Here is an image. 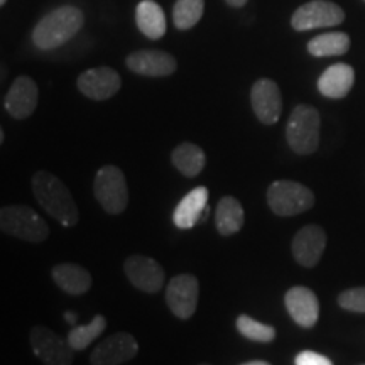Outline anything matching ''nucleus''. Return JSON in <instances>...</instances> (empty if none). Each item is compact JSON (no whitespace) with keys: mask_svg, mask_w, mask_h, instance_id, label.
I'll return each mask as SVG.
<instances>
[{"mask_svg":"<svg viewBox=\"0 0 365 365\" xmlns=\"http://www.w3.org/2000/svg\"><path fill=\"white\" fill-rule=\"evenodd\" d=\"M33 191L38 203L48 215L63 223L65 227H75L80 220V212L68 186L53 173L41 170L33 176Z\"/></svg>","mask_w":365,"mask_h":365,"instance_id":"1","label":"nucleus"},{"mask_svg":"<svg viewBox=\"0 0 365 365\" xmlns=\"http://www.w3.org/2000/svg\"><path fill=\"white\" fill-rule=\"evenodd\" d=\"M85 24L81 9L75 6H61L54 9L36 24L33 41L36 48L51 51L71 41Z\"/></svg>","mask_w":365,"mask_h":365,"instance_id":"2","label":"nucleus"},{"mask_svg":"<svg viewBox=\"0 0 365 365\" xmlns=\"http://www.w3.org/2000/svg\"><path fill=\"white\" fill-rule=\"evenodd\" d=\"M0 228L4 234L41 244L49 237V227L36 210L26 205H7L0 210Z\"/></svg>","mask_w":365,"mask_h":365,"instance_id":"3","label":"nucleus"},{"mask_svg":"<svg viewBox=\"0 0 365 365\" xmlns=\"http://www.w3.org/2000/svg\"><path fill=\"white\" fill-rule=\"evenodd\" d=\"M289 148L299 156L317 153L319 145V113L312 105H296L286 125Z\"/></svg>","mask_w":365,"mask_h":365,"instance_id":"4","label":"nucleus"},{"mask_svg":"<svg viewBox=\"0 0 365 365\" xmlns=\"http://www.w3.org/2000/svg\"><path fill=\"white\" fill-rule=\"evenodd\" d=\"M93 195L105 212L120 215L129 205V188L124 171L113 164L100 168L93 181Z\"/></svg>","mask_w":365,"mask_h":365,"instance_id":"5","label":"nucleus"},{"mask_svg":"<svg viewBox=\"0 0 365 365\" xmlns=\"http://www.w3.org/2000/svg\"><path fill=\"white\" fill-rule=\"evenodd\" d=\"M267 203L276 215L294 217L308 212L314 205V195L298 181H274L267 190Z\"/></svg>","mask_w":365,"mask_h":365,"instance_id":"6","label":"nucleus"},{"mask_svg":"<svg viewBox=\"0 0 365 365\" xmlns=\"http://www.w3.org/2000/svg\"><path fill=\"white\" fill-rule=\"evenodd\" d=\"M31 349L44 365H71L76 350L48 327L36 325L29 335Z\"/></svg>","mask_w":365,"mask_h":365,"instance_id":"7","label":"nucleus"},{"mask_svg":"<svg viewBox=\"0 0 365 365\" xmlns=\"http://www.w3.org/2000/svg\"><path fill=\"white\" fill-rule=\"evenodd\" d=\"M345 21L344 9L330 0H312L303 4L291 17V27L294 31H312L318 27H333Z\"/></svg>","mask_w":365,"mask_h":365,"instance_id":"8","label":"nucleus"},{"mask_svg":"<svg viewBox=\"0 0 365 365\" xmlns=\"http://www.w3.org/2000/svg\"><path fill=\"white\" fill-rule=\"evenodd\" d=\"M200 282L193 274L173 277L166 287V303L176 318L190 319L198 308Z\"/></svg>","mask_w":365,"mask_h":365,"instance_id":"9","label":"nucleus"},{"mask_svg":"<svg viewBox=\"0 0 365 365\" xmlns=\"http://www.w3.org/2000/svg\"><path fill=\"white\" fill-rule=\"evenodd\" d=\"M124 272L132 286L150 294L161 289L166 277L161 264L143 254L129 255L124 262Z\"/></svg>","mask_w":365,"mask_h":365,"instance_id":"10","label":"nucleus"},{"mask_svg":"<svg viewBox=\"0 0 365 365\" xmlns=\"http://www.w3.org/2000/svg\"><path fill=\"white\" fill-rule=\"evenodd\" d=\"M139 352V344L130 333L118 331L107 336L90 354L91 365H122L129 362Z\"/></svg>","mask_w":365,"mask_h":365,"instance_id":"11","label":"nucleus"},{"mask_svg":"<svg viewBox=\"0 0 365 365\" xmlns=\"http://www.w3.org/2000/svg\"><path fill=\"white\" fill-rule=\"evenodd\" d=\"M76 86H78V90L86 98L102 102V100H108L118 93L122 86V78L113 68H90V70L83 71L78 76Z\"/></svg>","mask_w":365,"mask_h":365,"instance_id":"12","label":"nucleus"},{"mask_svg":"<svg viewBox=\"0 0 365 365\" xmlns=\"http://www.w3.org/2000/svg\"><path fill=\"white\" fill-rule=\"evenodd\" d=\"M250 103H252L255 117L264 125H274L279 120L282 112V97L276 81L269 78L255 81L252 90H250Z\"/></svg>","mask_w":365,"mask_h":365,"instance_id":"13","label":"nucleus"},{"mask_svg":"<svg viewBox=\"0 0 365 365\" xmlns=\"http://www.w3.org/2000/svg\"><path fill=\"white\" fill-rule=\"evenodd\" d=\"M125 65L135 75L150 76V78L170 76L178 68L175 56L159 49H140L130 53L125 58Z\"/></svg>","mask_w":365,"mask_h":365,"instance_id":"14","label":"nucleus"},{"mask_svg":"<svg viewBox=\"0 0 365 365\" xmlns=\"http://www.w3.org/2000/svg\"><path fill=\"white\" fill-rule=\"evenodd\" d=\"M38 100L39 90L36 81L29 76H19L9 88L6 98H4V107L12 118L24 120L34 113Z\"/></svg>","mask_w":365,"mask_h":365,"instance_id":"15","label":"nucleus"},{"mask_svg":"<svg viewBox=\"0 0 365 365\" xmlns=\"http://www.w3.org/2000/svg\"><path fill=\"white\" fill-rule=\"evenodd\" d=\"M327 247V234L319 225H307L294 235L291 244L294 261L303 267H314Z\"/></svg>","mask_w":365,"mask_h":365,"instance_id":"16","label":"nucleus"},{"mask_svg":"<svg viewBox=\"0 0 365 365\" xmlns=\"http://www.w3.org/2000/svg\"><path fill=\"white\" fill-rule=\"evenodd\" d=\"M284 304L291 318L303 328H313L319 318V301L309 287L294 286L284 296Z\"/></svg>","mask_w":365,"mask_h":365,"instance_id":"17","label":"nucleus"},{"mask_svg":"<svg viewBox=\"0 0 365 365\" xmlns=\"http://www.w3.org/2000/svg\"><path fill=\"white\" fill-rule=\"evenodd\" d=\"M207 205H208V190L205 186H198V188L191 190L185 198L178 203L173 213V222L178 228H186L195 227L196 223L202 222L205 213H207Z\"/></svg>","mask_w":365,"mask_h":365,"instance_id":"18","label":"nucleus"},{"mask_svg":"<svg viewBox=\"0 0 365 365\" xmlns=\"http://www.w3.org/2000/svg\"><path fill=\"white\" fill-rule=\"evenodd\" d=\"M355 81V71L350 65L336 63L327 68L318 78V90L327 98H344L352 90Z\"/></svg>","mask_w":365,"mask_h":365,"instance_id":"19","label":"nucleus"},{"mask_svg":"<svg viewBox=\"0 0 365 365\" xmlns=\"http://www.w3.org/2000/svg\"><path fill=\"white\" fill-rule=\"evenodd\" d=\"M51 276L54 284L61 287V291H65L68 294H85L91 287V274L78 264H58V266L53 267Z\"/></svg>","mask_w":365,"mask_h":365,"instance_id":"20","label":"nucleus"},{"mask_svg":"<svg viewBox=\"0 0 365 365\" xmlns=\"http://www.w3.org/2000/svg\"><path fill=\"white\" fill-rule=\"evenodd\" d=\"M135 22L140 33L149 39H161L166 34V16L163 7L154 0H143L137 4Z\"/></svg>","mask_w":365,"mask_h":365,"instance_id":"21","label":"nucleus"},{"mask_svg":"<svg viewBox=\"0 0 365 365\" xmlns=\"http://www.w3.org/2000/svg\"><path fill=\"white\" fill-rule=\"evenodd\" d=\"M245 213L240 202L234 196H223L215 210V225L220 235H234L242 230Z\"/></svg>","mask_w":365,"mask_h":365,"instance_id":"22","label":"nucleus"},{"mask_svg":"<svg viewBox=\"0 0 365 365\" xmlns=\"http://www.w3.org/2000/svg\"><path fill=\"white\" fill-rule=\"evenodd\" d=\"M171 161L175 168L186 178H195L203 171L207 164L205 150L193 143H182L176 145L171 153Z\"/></svg>","mask_w":365,"mask_h":365,"instance_id":"23","label":"nucleus"},{"mask_svg":"<svg viewBox=\"0 0 365 365\" xmlns=\"http://www.w3.org/2000/svg\"><path fill=\"white\" fill-rule=\"evenodd\" d=\"M350 49V36L345 33H325L308 43V53L314 58L341 56Z\"/></svg>","mask_w":365,"mask_h":365,"instance_id":"24","label":"nucleus"},{"mask_svg":"<svg viewBox=\"0 0 365 365\" xmlns=\"http://www.w3.org/2000/svg\"><path fill=\"white\" fill-rule=\"evenodd\" d=\"M105 328H107V319L103 314H95L93 319L86 325H76L73 327L70 333H68V344L78 352V350H85L91 341H95L102 335Z\"/></svg>","mask_w":365,"mask_h":365,"instance_id":"25","label":"nucleus"},{"mask_svg":"<svg viewBox=\"0 0 365 365\" xmlns=\"http://www.w3.org/2000/svg\"><path fill=\"white\" fill-rule=\"evenodd\" d=\"M205 12V0H176L173 7V22L176 29L188 31L198 24Z\"/></svg>","mask_w":365,"mask_h":365,"instance_id":"26","label":"nucleus"},{"mask_svg":"<svg viewBox=\"0 0 365 365\" xmlns=\"http://www.w3.org/2000/svg\"><path fill=\"white\" fill-rule=\"evenodd\" d=\"M237 330L240 331V335H244L245 339L259 341V344H271L276 339V330L271 325H264V323L257 322V319L250 318L249 314H240L235 322Z\"/></svg>","mask_w":365,"mask_h":365,"instance_id":"27","label":"nucleus"},{"mask_svg":"<svg viewBox=\"0 0 365 365\" xmlns=\"http://www.w3.org/2000/svg\"><path fill=\"white\" fill-rule=\"evenodd\" d=\"M339 304L346 312L365 313V286L352 287L340 293Z\"/></svg>","mask_w":365,"mask_h":365,"instance_id":"28","label":"nucleus"},{"mask_svg":"<svg viewBox=\"0 0 365 365\" xmlns=\"http://www.w3.org/2000/svg\"><path fill=\"white\" fill-rule=\"evenodd\" d=\"M294 365H333V362L325 355L312 352V350H304V352L296 355Z\"/></svg>","mask_w":365,"mask_h":365,"instance_id":"29","label":"nucleus"},{"mask_svg":"<svg viewBox=\"0 0 365 365\" xmlns=\"http://www.w3.org/2000/svg\"><path fill=\"white\" fill-rule=\"evenodd\" d=\"M65 319H66L68 323H70L71 327H76V322H78V317H76V313L66 312V313H65Z\"/></svg>","mask_w":365,"mask_h":365,"instance_id":"30","label":"nucleus"},{"mask_svg":"<svg viewBox=\"0 0 365 365\" xmlns=\"http://www.w3.org/2000/svg\"><path fill=\"white\" fill-rule=\"evenodd\" d=\"M225 2H227L230 7L239 9V7H244L245 4H247V0H225Z\"/></svg>","mask_w":365,"mask_h":365,"instance_id":"31","label":"nucleus"},{"mask_svg":"<svg viewBox=\"0 0 365 365\" xmlns=\"http://www.w3.org/2000/svg\"><path fill=\"white\" fill-rule=\"evenodd\" d=\"M242 365H271L269 362H264V360H252V362H245Z\"/></svg>","mask_w":365,"mask_h":365,"instance_id":"32","label":"nucleus"},{"mask_svg":"<svg viewBox=\"0 0 365 365\" xmlns=\"http://www.w3.org/2000/svg\"><path fill=\"white\" fill-rule=\"evenodd\" d=\"M4 139H6V134H4V130H0V144L4 143Z\"/></svg>","mask_w":365,"mask_h":365,"instance_id":"33","label":"nucleus"},{"mask_svg":"<svg viewBox=\"0 0 365 365\" xmlns=\"http://www.w3.org/2000/svg\"><path fill=\"white\" fill-rule=\"evenodd\" d=\"M6 2L7 0H0V6H6Z\"/></svg>","mask_w":365,"mask_h":365,"instance_id":"34","label":"nucleus"},{"mask_svg":"<svg viewBox=\"0 0 365 365\" xmlns=\"http://www.w3.org/2000/svg\"><path fill=\"white\" fill-rule=\"evenodd\" d=\"M200 365H210V364H200Z\"/></svg>","mask_w":365,"mask_h":365,"instance_id":"35","label":"nucleus"},{"mask_svg":"<svg viewBox=\"0 0 365 365\" xmlns=\"http://www.w3.org/2000/svg\"><path fill=\"white\" fill-rule=\"evenodd\" d=\"M364 2H365V0H364Z\"/></svg>","mask_w":365,"mask_h":365,"instance_id":"36","label":"nucleus"}]
</instances>
